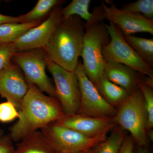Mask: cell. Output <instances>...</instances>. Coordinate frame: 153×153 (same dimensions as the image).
<instances>
[{
	"mask_svg": "<svg viewBox=\"0 0 153 153\" xmlns=\"http://www.w3.org/2000/svg\"><path fill=\"white\" fill-rule=\"evenodd\" d=\"M65 2L61 0H39L34 8L25 15L19 16L21 23L41 21L56 6Z\"/></svg>",
	"mask_w": 153,
	"mask_h": 153,
	"instance_id": "ffe728a7",
	"label": "cell"
},
{
	"mask_svg": "<svg viewBox=\"0 0 153 153\" xmlns=\"http://www.w3.org/2000/svg\"><path fill=\"white\" fill-rule=\"evenodd\" d=\"M29 85L21 68L10 63L0 71V95L18 110L27 92Z\"/></svg>",
	"mask_w": 153,
	"mask_h": 153,
	"instance_id": "7c38bea8",
	"label": "cell"
},
{
	"mask_svg": "<svg viewBox=\"0 0 153 153\" xmlns=\"http://www.w3.org/2000/svg\"><path fill=\"white\" fill-rule=\"evenodd\" d=\"M57 153L86 152L104 141L107 134L94 137L86 136L66 127L52 123L40 130Z\"/></svg>",
	"mask_w": 153,
	"mask_h": 153,
	"instance_id": "5b68a950",
	"label": "cell"
},
{
	"mask_svg": "<svg viewBox=\"0 0 153 153\" xmlns=\"http://www.w3.org/2000/svg\"><path fill=\"white\" fill-rule=\"evenodd\" d=\"M61 5L52 9L44 22L28 30L12 43L16 52L45 49L52 34L63 20Z\"/></svg>",
	"mask_w": 153,
	"mask_h": 153,
	"instance_id": "30bf717a",
	"label": "cell"
},
{
	"mask_svg": "<svg viewBox=\"0 0 153 153\" xmlns=\"http://www.w3.org/2000/svg\"><path fill=\"white\" fill-rule=\"evenodd\" d=\"M15 153H57L40 130L27 136L19 142Z\"/></svg>",
	"mask_w": 153,
	"mask_h": 153,
	"instance_id": "9a60e30c",
	"label": "cell"
},
{
	"mask_svg": "<svg viewBox=\"0 0 153 153\" xmlns=\"http://www.w3.org/2000/svg\"><path fill=\"white\" fill-rule=\"evenodd\" d=\"M136 153H149L146 147H139Z\"/></svg>",
	"mask_w": 153,
	"mask_h": 153,
	"instance_id": "f1b7e54d",
	"label": "cell"
},
{
	"mask_svg": "<svg viewBox=\"0 0 153 153\" xmlns=\"http://www.w3.org/2000/svg\"><path fill=\"white\" fill-rule=\"evenodd\" d=\"M110 41V37L102 21L85 22L80 56L83 71L95 87L103 76L105 61L102 52Z\"/></svg>",
	"mask_w": 153,
	"mask_h": 153,
	"instance_id": "3957f363",
	"label": "cell"
},
{
	"mask_svg": "<svg viewBox=\"0 0 153 153\" xmlns=\"http://www.w3.org/2000/svg\"><path fill=\"white\" fill-rule=\"evenodd\" d=\"M108 7L101 2L105 19L115 25L124 36L134 33H147L153 35V20H150L138 14L125 12L118 9L110 2Z\"/></svg>",
	"mask_w": 153,
	"mask_h": 153,
	"instance_id": "8fae6325",
	"label": "cell"
},
{
	"mask_svg": "<svg viewBox=\"0 0 153 153\" xmlns=\"http://www.w3.org/2000/svg\"><path fill=\"white\" fill-rule=\"evenodd\" d=\"M41 23V21H37L29 23H10L0 25V44L13 43L28 30Z\"/></svg>",
	"mask_w": 153,
	"mask_h": 153,
	"instance_id": "e0dca14e",
	"label": "cell"
},
{
	"mask_svg": "<svg viewBox=\"0 0 153 153\" xmlns=\"http://www.w3.org/2000/svg\"><path fill=\"white\" fill-rule=\"evenodd\" d=\"M0 2H1V1H0Z\"/></svg>",
	"mask_w": 153,
	"mask_h": 153,
	"instance_id": "836d02e7",
	"label": "cell"
},
{
	"mask_svg": "<svg viewBox=\"0 0 153 153\" xmlns=\"http://www.w3.org/2000/svg\"><path fill=\"white\" fill-rule=\"evenodd\" d=\"M90 0H73L69 4L62 9L63 19H66L73 16H77L86 22H90L94 17L93 12L88 11Z\"/></svg>",
	"mask_w": 153,
	"mask_h": 153,
	"instance_id": "44dd1931",
	"label": "cell"
},
{
	"mask_svg": "<svg viewBox=\"0 0 153 153\" xmlns=\"http://www.w3.org/2000/svg\"><path fill=\"white\" fill-rule=\"evenodd\" d=\"M112 118L91 117L75 114L65 115L55 123L86 136L94 137L107 134L117 126Z\"/></svg>",
	"mask_w": 153,
	"mask_h": 153,
	"instance_id": "4fadbf2b",
	"label": "cell"
},
{
	"mask_svg": "<svg viewBox=\"0 0 153 153\" xmlns=\"http://www.w3.org/2000/svg\"><path fill=\"white\" fill-rule=\"evenodd\" d=\"M134 142L130 135L126 137L120 153H134Z\"/></svg>",
	"mask_w": 153,
	"mask_h": 153,
	"instance_id": "4316f807",
	"label": "cell"
},
{
	"mask_svg": "<svg viewBox=\"0 0 153 153\" xmlns=\"http://www.w3.org/2000/svg\"><path fill=\"white\" fill-rule=\"evenodd\" d=\"M114 122L130 133L134 143L140 147H146L148 115L141 91L137 85L128 98L117 109L112 118Z\"/></svg>",
	"mask_w": 153,
	"mask_h": 153,
	"instance_id": "277c9868",
	"label": "cell"
},
{
	"mask_svg": "<svg viewBox=\"0 0 153 153\" xmlns=\"http://www.w3.org/2000/svg\"><path fill=\"white\" fill-rule=\"evenodd\" d=\"M86 153H95V152H94V148L93 149H91L89 150Z\"/></svg>",
	"mask_w": 153,
	"mask_h": 153,
	"instance_id": "1f68e13d",
	"label": "cell"
},
{
	"mask_svg": "<svg viewBox=\"0 0 153 153\" xmlns=\"http://www.w3.org/2000/svg\"><path fill=\"white\" fill-rule=\"evenodd\" d=\"M126 136L125 131L116 126L111 130L109 136L94 148L95 153H120Z\"/></svg>",
	"mask_w": 153,
	"mask_h": 153,
	"instance_id": "ac0fdd59",
	"label": "cell"
},
{
	"mask_svg": "<svg viewBox=\"0 0 153 153\" xmlns=\"http://www.w3.org/2000/svg\"><path fill=\"white\" fill-rule=\"evenodd\" d=\"M21 23L19 17H13L0 14V25L6 23Z\"/></svg>",
	"mask_w": 153,
	"mask_h": 153,
	"instance_id": "83f0119b",
	"label": "cell"
},
{
	"mask_svg": "<svg viewBox=\"0 0 153 153\" xmlns=\"http://www.w3.org/2000/svg\"><path fill=\"white\" fill-rule=\"evenodd\" d=\"M85 26V22L77 16L63 19L44 49L48 60L74 72L81 56Z\"/></svg>",
	"mask_w": 153,
	"mask_h": 153,
	"instance_id": "7a4b0ae2",
	"label": "cell"
},
{
	"mask_svg": "<svg viewBox=\"0 0 153 153\" xmlns=\"http://www.w3.org/2000/svg\"><path fill=\"white\" fill-rule=\"evenodd\" d=\"M16 53L12 44H0V71L10 64Z\"/></svg>",
	"mask_w": 153,
	"mask_h": 153,
	"instance_id": "d4e9b609",
	"label": "cell"
},
{
	"mask_svg": "<svg viewBox=\"0 0 153 153\" xmlns=\"http://www.w3.org/2000/svg\"><path fill=\"white\" fill-rule=\"evenodd\" d=\"M13 141L7 135L0 139V153H15Z\"/></svg>",
	"mask_w": 153,
	"mask_h": 153,
	"instance_id": "484cf974",
	"label": "cell"
},
{
	"mask_svg": "<svg viewBox=\"0 0 153 153\" xmlns=\"http://www.w3.org/2000/svg\"><path fill=\"white\" fill-rule=\"evenodd\" d=\"M145 76L123 64L105 62L103 76L113 83L123 88L129 94L136 87L138 81L144 80Z\"/></svg>",
	"mask_w": 153,
	"mask_h": 153,
	"instance_id": "5bb4252c",
	"label": "cell"
},
{
	"mask_svg": "<svg viewBox=\"0 0 153 153\" xmlns=\"http://www.w3.org/2000/svg\"><path fill=\"white\" fill-rule=\"evenodd\" d=\"M4 135H5L4 131L2 129L0 128V139L2 138Z\"/></svg>",
	"mask_w": 153,
	"mask_h": 153,
	"instance_id": "4dcf8cb0",
	"label": "cell"
},
{
	"mask_svg": "<svg viewBox=\"0 0 153 153\" xmlns=\"http://www.w3.org/2000/svg\"><path fill=\"white\" fill-rule=\"evenodd\" d=\"M47 59L44 49H37L16 52L12 60L21 68L28 84L36 85L42 92L57 99L55 85L46 73Z\"/></svg>",
	"mask_w": 153,
	"mask_h": 153,
	"instance_id": "8992f818",
	"label": "cell"
},
{
	"mask_svg": "<svg viewBox=\"0 0 153 153\" xmlns=\"http://www.w3.org/2000/svg\"><path fill=\"white\" fill-rule=\"evenodd\" d=\"M88 151H86V152H78V153H86Z\"/></svg>",
	"mask_w": 153,
	"mask_h": 153,
	"instance_id": "d6a6232c",
	"label": "cell"
},
{
	"mask_svg": "<svg viewBox=\"0 0 153 153\" xmlns=\"http://www.w3.org/2000/svg\"><path fill=\"white\" fill-rule=\"evenodd\" d=\"M19 117V111L13 103L7 101L0 103V122H11Z\"/></svg>",
	"mask_w": 153,
	"mask_h": 153,
	"instance_id": "cb8c5ba5",
	"label": "cell"
},
{
	"mask_svg": "<svg viewBox=\"0 0 153 153\" xmlns=\"http://www.w3.org/2000/svg\"><path fill=\"white\" fill-rule=\"evenodd\" d=\"M128 44L146 63L153 67V39L124 36Z\"/></svg>",
	"mask_w": 153,
	"mask_h": 153,
	"instance_id": "d6986e66",
	"label": "cell"
},
{
	"mask_svg": "<svg viewBox=\"0 0 153 153\" xmlns=\"http://www.w3.org/2000/svg\"><path fill=\"white\" fill-rule=\"evenodd\" d=\"M47 64L55 82L57 100L65 115L77 114L81 95L79 82L75 72L67 71L48 58Z\"/></svg>",
	"mask_w": 153,
	"mask_h": 153,
	"instance_id": "ba28073f",
	"label": "cell"
},
{
	"mask_svg": "<svg viewBox=\"0 0 153 153\" xmlns=\"http://www.w3.org/2000/svg\"><path fill=\"white\" fill-rule=\"evenodd\" d=\"M110 41L103 49L105 62H116L131 67L140 74L153 76V68L143 60L126 41L123 34L114 24H105Z\"/></svg>",
	"mask_w": 153,
	"mask_h": 153,
	"instance_id": "52a82bcc",
	"label": "cell"
},
{
	"mask_svg": "<svg viewBox=\"0 0 153 153\" xmlns=\"http://www.w3.org/2000/svg\"><path fill=\"white\" fill-rule=\"evenodd\" d=\"M96 88L105 101L115 108L120 106L130 94L123 88L111 82L104 76Z\"/></svg>",
	"mask_w": 153,
	"mask_h": 153,
	"instance_id": "2e32d148",
	"label": "cell"
},
{
	"mask_svg": "<svg viewBox=\"0 0 153 153\" xmlns=\"http://www.w3.org/2000/svg\"><path fill=\"white\" fill-rule=\"evenodd\" d=\"M80 88V103L77 114L93 117L112 118L117 108L108 104L99 93L83 71L82 62L79 61L74 71Z\"/></svg>",
	"mask_w": 153,
	"mask_h": 153,
	"instance_id": "9c48e42d",
	"label": "cell"
},
{
	"mask_svg": "<svg viewBox=\"0 0 153 153\" xmlns=\"http://www.w3.org/2000/svg\"><path fill=\"white\" fill-rule=\"evenodd\" d=\"M125 12L138 14L150 20H153V0H138L128 4L121 9Z\"/></svg>",
	"mask_w": 153,
	"mask_h": 153,
	"instance_id": "7402d4cb",
	"label": "cell"
},
{
	"mask_svg": "<svg viewBox=\"0 0 153 153\" xmlns=\"http://www.w3.org/2000/svg\"><path fill=\"white\" fill-rule=\"evenodd\" d=\"M28 85L27 92L19 110L18 120L9 128L8 135L17 142L65 115L57 99L45 95L36 85Z\"/></svg>",
	"mask_w": 153,
	"mask_h": 153,
	"instance_id": "6da1fadb",
	"label": "cell"
},
{
	"mask_svg": "<svg viewBox=\"0 0 153 153\" xmlns=\"http://www.w3.org/2000/svg\"><path fill=\"white\" fill-rule=\"evenodd\" d=\"M139 80L137 85L141 91L144 100L145 105L148 115L147 131L153 127V87L149 86L143 81Z\"/></svg>",
	"mask_w": 153,
	"mask_h": 153,
	"instance_id": "603a6c76",
	"label": "cell"
},
{
	"mask_svg": "<svg viewBox=\"0 0 153 153\" xmlns=\"http://www.w3.org/2000/svg\"><path fill=\"white\" fill-rule=\"evenodd\" d=\"M147 135L149 140H150L151 141L153 140V131L152 129L147 131Z\"/></svg>",
	"mask_w": 153,
	"mask_h": 153,
	"instance_id": "f546056e",
	"label": "cell"
}]
</instances>
